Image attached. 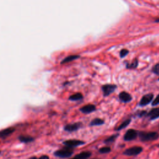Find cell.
I'll use <instances>...</instances> for the list:
<instances>
[{
  "mask_svg": "<svg viewBox=\"0 0 159 159\" xmlns=\"http://www.w3.org/2000/svg\"><path fill=\"white\" fill-rule=\"evenodd\" d=\"M37 159H50L48 156H42L39 158Z\"/></svg>",
  "mask_w": 159,
  "mask_h": 159,
  "instance_id": "26",
  "label": "cell"
},
{
  "mask_svg": "<svg viewBox=\"0 0 159 159\" xmlns=\"http://www.w3.org/2000/svg\"><path fill=\"white\" fill-rule=\"evenodd\" d=\"M138 60L137 59H135L134 60H133L131 63H128L126 65V68L127 69H135L137 68L138 66Z\"/></svg>",
  "mask_w": 159,
  "mask_h": 159,
  "instance_id": "20",
  "label": "cell"
},
{
  "mask_svg": "<svg viewBox=\"0 0 159 159\" xmlns=\"http://www.w3.org/2000/svg\"><path fill=\"white\" fill-rule=\"evenodd\" d=\"M131 122V119H128L126 120L125 121H124L123 122H122V124H121L119 126H118L117 128L116 129V130L117 131H121L122 129H123L126 128L127 126H128L130 124Z\"/></svg>",
  "mask_w": 159,
  "mask_h": 159,
  "instance_id": "18",
  "label": "cell"
},
{
  "mask_svg": "<svg viewBox=\"0 0 159 159\" xmlns=\"http://www.w3.org/2000/svg\"><path fill=\"white\" fill-rule=\"evenodd\" d=\"M143 151V148L139 146H134L127 149L124 151L123 154L127 156H136Z\"/></svg>",
  "mask_w": 159,
  "mask_h": 159,
  "instance_id": "3",
  "label": "cell"
},
{
  "mask_svg": "<svg viewBox=\"0 0 159 159\" xmlns=\"http://www.w3.org/2000/svg\"><path fill=\"white\" fill-rule=\"evenodd\" d=\"M147 111H140L139 112V114H138V116L139 117H143L144 116H145V115H147Z\"/></svg>",
  "mask_w": 159,
  "mask_h": 159,
  "instance_id": "25",
  "label": "cell"
},
{
  "mask_svg": "<svg viewBox=\"0 0 159 159\" xmlns=\"http://www.w3.org/2000/svg\"><path fill=\"white\" fill-rule=\"evenodd\" d=\"M73 154H74V151L72 150V148L65 147V148L56 151L54 152L53 155L58 158H65L71 157Z\"/></svg>",
  "mask_w": 159,
  "mask_h": 159,
  "instance_id": "2",
  "label": "cell"
},
{
  "mask_svg": "<svg viewBox=\"0 0 159 159\" xmlns=\"http://www.w3.org/2000/svg\"><path fill=\"white\" fill-rule=\"evenodd\" d=\"M0 153H1V152H0Z\"/></svg>",
  "mask_w": 159,
  "mask_h": 159,
  "instance_id": "29",
  "label": "cell"
},
{
  "mask_svg": "<svg viewBox=\"0 0 159 159\" xmlns=\"http://www.w3.org/2000/svg\"><path fill=\"white\" fill-rule=\"evenodd\" d=\"M153 98V94L152 93H149L147 94H145L144 96L142 97V98L140 99L139 102V106L143 107L146 105H148L149 103L152 101Z\"/></svg>",
  "mask_w": 159,
  "mask_h": 159,
  "instance_id": "8",
  "label": "cell"
},
{
  "mask_svg": "<svg viewBox=\"0 0 159 159\" xmlns=\"http://www.w3.org/2000/svg\"><path fill=\"white\" fill-rule=\"evenodd\" d=\"M111 151V149L110 147H104L101 149H99V152L101 153H110Z\"/></svg>",
  "mask_w": 159,
  "mask_h": 159,
  "instance_id": "21",
  "label": "cell"
},
{
  "mask_svg": "<svg viewBox=\"0 0 159 159\" xmlns=\"http://www.w3.org/2000/svg\"><path fill=\"white\" fill-rule=\"evenodd\" d=\"M117 136H119V134H114L111 136H110V137H108L107 139H106L105 140H104V142L105 144H111L112 142H114L115 141V140L116 139V138L117 137Z\"/></svg>",
  "mask_w": 159,
  "mask_h": 159,
  "instance_id": "19",
  "label": "cell"
},
{
  "mask_svg": "<svg viewBox=\"0 0 159 159\" xmlns=\"http://www.w3.org/2000/svg\"><path fill=\"white\" fill-rule=\"evenodd\" d=\"M80 58V56L78 55H72V56H69L67 57L66 58H65L61 62L62 64H63V63H69L70 62L72 61H74L76 59H78Z\"/></svg>",
  "mask_w": 159,
  "mask_h": 159,
  "instance_id": "15",
  "label": "cell"
},
{
  "mask_svg": "<svg viewBox=\"0 0 159 159\" xmlns=\"http://www.w3.org/2000/svg\"><path fill=\"white\" fill-rule=\"evenodd\" d=\"M104 124V121L100 119V118H95L90 122V126H101Z\"/></svg>",
  "mask_w": 159,
  "mask_h": 159,
  "instance_id": "16",
  "label": "cell"
},
{
  "mask_svg": "<svg viewBox=\"0 0 159 159\" xmlns=\"http://www.w3.org/2000/svg\"><path fill=\"white\" fill-rule=\"evenodd\" d=\"M147 116L150 117L151 120H155L159 117V108H156L152 109V110L150 111Z\"/></svg>",
  "mask_w": 159,
  "mask_h": 159,
  "instance_id": "12",
  "label": "cell"
},
{
  "mask_svg": "<svg viewBox=\"0 0 159 159\" xmlns=\"http://www.w3.org/2000/svg\"><path fill=\"white\" fill-rule=\"evenodd\" d=\"M152 71L153 74H155L157 75H159V63H157V64L153 67Z\"/></svg>",
  "mask_w": 159,
  "mask_h": 159,
  "instance_id": "23",
  "label": "cell"
},
{
  "mask_svg": "<svg viewBox=\"0 0 159 159\" xmlns=\"http://www.w3.org/2000/svg\"><path fill=\"white\" fill-rule=\"evenodd\" d=\"M82 123L80 122H75V123H72L67 124L64 126V130L68 133H73L79 130L82 127Z\"/></svg>",
  "mask_w": 159,
  "mask_h": 159,
  "instance_id": "6",
  "label": "cell"
},
{
  "mask_svg": "<svg viewBox=\"0 0 159 159\" xmlns=\"http://www.w3.org/2000/svg\"><path fill=\"white\" fill-rule=\"evenodd\" d=\"M91 156H92V153L90 152H82L77 154L76 156L71 159H88Z\"/></svg>",
  "mask_w": 159,
  "mask_h": 159,
  "instance_id": "13",
  "label": "cell"
},
{
  "mask_svg": "<svg viewBox=\"0 0 159 159\" xmlns=\"http://www.w3.org/2000/svg\"><path fill=\"white\" fill-rule=\"evenodd\" d=\"M83 99V95L80 93H77L69 97V100L72 101H80L81 99Z\"/></svg>",
  "mask_w": 159,
  "mask_h": 159,
  "instance_id": "17",
  "label": "cell"
},
{
  "mask_svg": "<svg viewBox=\"0 0 159 159\" xmlns=\"http://www.w3.org/2000/svg\"><path fill=\"white\" fill-rule=\"evenodd\" d=\"M15 131L14 128H8L0 131V139H5L11 135Z\"/></svg>",
  "mask_w": 159,
  "mask_h": 159,
  "instance_id": "10",
  "label": "cell"
},
{
  "mask_svg": "<svg viewBox=\"0 0 159 159\" xmlns=\"http://www.w3.org/2000/svg\"><path fill=\"white\" fill-rule=\"evenodd\" d=\"M140 140L142 142L153 141L159 138V134L157 132L140 131L138 134Z\"/></svg>",
  "mask_w": 159,
  "mask_h": 159,
  "instance_id": "1",
  "label": "cell"
},
{
  "mask_svg": "<svg viewBox=\"0 0 159 159\" xmlns=\"http://www.w3.org/2000/svg\"><path fill=\"white\" fill-rule=\"evenodd\" d=\"M96 106L93 105V104H90L81 107L80 109V111L82 113H84V114H90V113H92L94 111H96Z\"/></svg>",
  "mask_w": 159,
  "mask_h": 159,
  "instance_id": "9",
  "label": "cell"
},
{
  "mask_svg": "<svg viewBox=\"0 0 159 159\" xmlns=\"http://www.w3.org/2000/svg\"><path fill=\"white\" fill-rule=\"evenodd\" d=\"M117 88V86L116 85L113 84H106L103 85L101 87V89L103 91V94L104 97H106L110 96L111 94H112L113 92H115V91Z\"/></svg>",
  "mask_w": 159,
  "mask_h": 159,
  "instance_id": "4",
  "label": "cell"
},
{
  "mask_svg": "<svg viewBox=\"0 0 159 159\" xmlns=\"http://www.w3.org/2000/svg\"><path fill=\"white\" fill-rule=\"evenodd\" d=\"M158 80H159V79H158Z\"/></svg>",
  "mask_w": 159,
  "mask_h": 159,
  "instance_id": "30",
  "label": "cell"
},
{
  "mask_svg": "<svg viewBox=\"0 0 159 159\" xmlns=\"http://www.w3.org/2000/svg\"><path fill=\"white\" fill-rule=\"evenodd\" d=\"M119 98L121 102L125 103H129L131 101H132V99H133L131 95L126 92H121L119 94Z\"/></svg>",
  "mask_w": 159,
  "mask_h": 159,
  "instance_id": "11",
  "label": "cell"
},
{
  "mask_svg": "<svg viewBox=\"0 0 159 159\" xmlns=\"http://www.w3.org/2000/svg\"><path fill=\"white\" fill-rule=\"evenodd\" d=\"M128 53H129V51H128V50L124 49H122L121 51H120L119 55H120L121 58H124L126 56H128Z\"/></svg>",
  "mask_w": 159,
  "mask_h": 159,
  "instance_id": "22",
  "label": "cell"
},
{
  "mask_svg": "<svg viewBox=\"0 0 159 159\" xmlns=\"http://www.w3.org/2000/svg\"><path fill=\"white\" fill-rule=\"evenodd\" d=\"M152 106H156L159 105V94L157 95L156 99L152 101Z\"/></svg>",
  "mask_w": 159,
  "mask_h": 159,
  "instance_id": "24",
  "label": "cell"
},
{
  "mask_svg": "<svg viewBox=\"0 0 159 159\" xmlns=\"http://www.w3.org/2000/svg\"><path fill=\"white\" fill-rule=\"evenodd\" d=\"M138 133L134 129H129L127 131L124 135V140L125 141H131L137 138Z\"/></svg>",
  "mask_w": 159,
  "mask_h": 159,
  "instance_id": "7",
  "label": "cell"
},
{
  "mask_svg": "<svg viewBox=\"0 0 159 159\" xmlns=\"http://www.w3.org/2000/svg\"><path fill=\"white\" fill-rule=\"evenodd\" d=\"M29 159H37V158L36 157H32Z\"/></svg>",
  "mask_w": 159,
  "mask_h": 159,
  "instance_id": "27",
  "label": "cell"
},
{
  "mask_svg": "<svg viewBox=\"0 0 159 159\" xmlns=\"http://www.w3.org/2000/svg\"><path fill=\"white\" fill-rule=\"evenodd\" d=\"M63 144L67 147L74 148V147L80 146V145H84L85 144V142L84 141H82V140H80L70 139V140H65V141L63 142Z\"/></svg>",
  "mask_w": 159,
  "mask_h": 159,
  "instance_id": "5",
  "label": "cell"
},
{
  "mask_svg": "<svg viewBox=\"0 0 159 159\" xmlns=\"http://www.w3.org/2000/svg\"><path fill=\"white\" fill-rule=\"evenodd\" d=\"M156 22H159V17L158 18H157V19H156V21H155Z\"/></svg>",
  "mask_w": 159,
  "mask_h": 159,
  "instance_id": "28",
  "label": "cell"
},
{
  "mask_svg": "<svg viewBox=\"0 0 159 159\" xmlns=\"http://www.w3.org/2000/svg\"><path fill=\"white\" fill-rule=\"evenodd\" d=\"M18 139L19 140V141L22 143H29L33 142L34 140V139L31 137V136L29 135H20L18 137Z\"/></svg>",
  "mask_w": 159,
  "mask_h": 159,
  "instance_id": "14",
  "label": "cell"
}]
</instances>
